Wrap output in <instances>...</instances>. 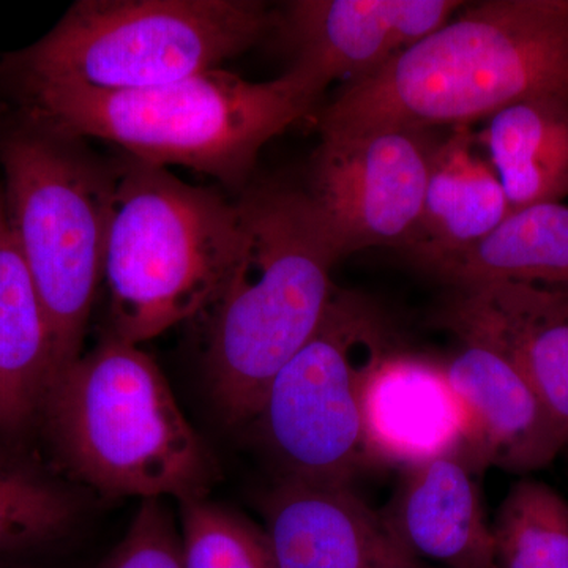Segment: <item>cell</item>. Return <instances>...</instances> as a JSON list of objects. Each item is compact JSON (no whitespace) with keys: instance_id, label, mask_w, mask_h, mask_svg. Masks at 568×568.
I'll use <instances>...</instances> for the list:
<instances>
[{"instance_id":"22","label":"cell","mask_w":568,"mask_h":568,"mask_svg":"<svg viewBox=\"0 0 568 568\" xmlns=\"http://www.w3.org/2000/svg\"><path fill=\"white\" fill-rule=\"evenodd\" d=\"M183 568H280L264 528L207 497L181 503Z\"/></svg>"},{"instance_id":"19","label":"cell","mask_w":568,"mask_h":568,"mask_svg":"<svg viewBox=\"0 0 568 568\" xmlns=\"http://www.w3.org/2000/svg\"><path fill=\"white\" fill-rule=\"evenodd\" d=\"M511 211L562 203L568 196V99L538 97L510 104L477 134Z\"/></svg>"},{"instance_id":"6","label":"cell","mask_w":568,"mask_h":568,"mask_svg":"<svg viewBox=\"0 0 568 568\" xmlns=\"http://www.w3.org/2000/svg\"><path fill=\"white\" fill-rule=\"evenodd\" d=\"M115 164L85 140L26 121L0 103V193L54 346L55 379L82 354L104 276Z\"/></svg>"},{"instance_id":"7","label":"cell","mask_w":568,"mask_h":568,"mask_svg":"<svg viewBox=\"0 0 568 568\" xmlns=\"http://www.w3.org/2000/svg\"><path fill=\"white\" fill-rule=\"evenodd\" d=\"M275 20L257 0H81L31 47L3 55L0 92L171 84L250 50L274 32Z\"/></svg>"},{"instance_id":"21","label":"cell","mask_w":568,"mask_h":568,"mask_svg":"<svg viewBox=\"0 0 568 568\" xmlns=\"http://www.w3.org/2000/svg\"><path fill=\"white\" fill-rule=\"evenodd\" d=\"M78 503L32 470L0 465V562L37 559L69 536Z\"/></svg>"},{"instance_id":"13","label":"cell","mask_w":568,"mask_h":568,"mask_svg":"<svg viewBox=\"0 0 568 568\" xmlns=\"http://www.w3.org/2000/svg\"><path fill=\"white\" fill-rule=\"evenodd\" d=\"M440 324L508 355L568 446V290L500 283L458 291Z\"/></svg>"},{"instance_id":"17","label":"cell","mask_w":568,"mask_h":568,"mask_svg":"<svg viewBox=\"0 0 568 568\" xmlns=\"http://www.w3.org/2000/svg\"><path fill=\"white\" fill-rule=\"evenodd\" d=\"M54 377L50 323L0 193V440L21 437L41 418Z\"/></svg>"},{"instance_id":"8","label":"cell","mask_w":568,"mask_h":568,"mask_svg":"<svg viewBox=\"0 0 568 568\" xmlns=\"http://www.w3.org/2000/svg\"><path fill=\"white\" fill-rule=\"evenodd\" d=\"M390 335L376 304L338 287L315 334L268 384L252 424L282 477L353 484L366 465L362 387L392 349Z\"/></svg>"},{"instance_id":"18","label":"cell","mask_w":568,"mask_h":568,"mask_svg":"<svg viewBox=\"0 0 568 568\" xmlns=\"http://www.w3.org/2000/svg\"><path fill=\"white\" fill-rule=\"evenodd\" d=\"M424 272L457 291L500 283L568 290V205L537 204L511 211L476 244L436 261Z\"/></svg>"},{"instance_id":"10","label":"cell","mask_w":568,"mask_h":568,"mask_svg":"<svg viewBox=\"0 0 568 568\" xmlns=\"http://www.w3.org/2000/svg\"><path fill=\"white\" fill-rule=\"evenodd\" d=\"M458 0H295L276 14L287 73L324 95L331 82L372 77L443 28Z\"/></svg>"},{"instance_id":"5","label":"cell","mask_w":568,"mask_h":568,"mask_svg":"<svg viewBox=\"0 0 568 568\" xmlns=\"http://www.w3.org/2000/svg\"><path fill=\"white\" fill-rule=\"evenodd\" d=\"M244 245L239 203L132 156L115 164L104 276L110 334L140 346L211 310Z\"/></svg>"},{"instance_id":"4","label":"cell","mask_w":568,"mask_h":568,"mask_svg":"<svg viewBox=\"0 0 568 568\" xmlns=\"http://www.w3.org/2000/svg\"><path fill=\"white\" fill-rule=\"evenodd\" d=\"M41 418L63 467L104 496L186 503L219 478L160 366L110 332L55 379Z\"/></svg>"},{"instance_id":"9","label":"cell","mask_w":568,"mask_h":568,"mask_svg":"<svg viewBox=\"0 0 568 568\" xmlns=\"http://www.w3.org/2000/svg\"><path fill=\"white\" fill-rule=\"evenodd\" d=\"M437 140L414 129L321 134L305 192L342 260L410 244Z\"/></svg>"},{"instance_id":"11","label":"cell","mask_w":568,"mask_h":568,"mask_svg":"<svg viewBox=\"0 0 568 568\" xmlns=\"http://www.w3.org/2000/svg\"><path fill=\"white\" fill-rule=\"evenodd\" d=\"M260 507L280 568H435L398 540L353 484L280 477Z\"/></svg>"},{"instance_id":"23","label":"cell","mask_w":568,"mask_h":568,"mask_svg":"<svg viewBox=\"0 0 568 568\" xmlns=\"http://www.w3.org/2000/svg\"><path fill=\"white\" fill-rule=\"evenodd\" d=\"M163 499H144L99 568H183L181 534Z\"/></svg>"},{"instance_id":"1","label":"cell","mask_w":568,"mask_h":568,"mask_svg":"<svg viewBox=\"0 0 568 568\" xmlns=\"http://www.w3.org/2000/svg\"><path fill=\"white\" fill-rule=\"evenodd\" d=\"M538 97L568 99V0H488L346 84L317 123L321 134L433 132Z\"/></svg>"},{"instance_id":"24","label":"cell","mask_w":568,"mask_h":568,"mask_svg":"<svg viewBox=\"0 0 568 568\" xmlns=\"http://www.w3.org/2000/svg\"><path fill=\"white\" fill-rule=\"evenodd\" d=\"M0 568H52L44 566L43 562H39L37 559L31 560H14V562H0Z\"/></svg>"},{"instance_id":"14","label":"cell","mask_w":568,"mask_h":568,"mask_svg":"<svg viewBox=\"0 0 568 568\" xmlns=\"http://www.w3.org/2000/svg\"><path fill=\"white\" fill-rule=\"evenodd\" d=\"M366 463L405 467L462 454L465 418L444 365L388 349L362 387Z\"/></svg>"},{"instance_id":"16","label":"cell","mask_w":568,"mask_h":568,"mask_svg":"<svg viewBox=\"0 0 568 568\" xmlns=\"http://www.w3.org/2000/svg\"><path fill=\"white\" fill-rule=\"evenodd\" d=\"M511 212L503 183L470 126L452 129L433 151L416 234L403 250L420 271L476 244Z\"/></svg>"},{"instance_id":"3","label":"cell","mask_w":568,"mask_h":568,"mask_svg":"<svg viewBox=\"0 0 568 568\" xmlns=\"http://www.w3.org/2000/svg\"><path fill=\"white\" fill-rule=\"evenodd\" d=\"M239 207L244 245L205 351L209 394L231 428L253 424L268 384L323 323L342 261L305 190L257 186Z\"/></svg>"},{"instance_id":"2","label":"cell","mask_w":568,"mask_h":568,"mask_svg":"<svg viewBox=\"0 0 568 568\" xmlns=\"http://www.w3.org/2000/svg\"><path fill=\"white\" fill-rule=\"evenodd\" d=\"M0 93L7 110L52 132L110 141L140 162L181 164L234 189L248 181L264 145L321 100L287 71L254 82L220 69L140 91L28 85Z\"/></svg>"},{"instance_id":"20","label":"cell","mask_w":568,"mask_h":568,"mask_svg":"<svg viewBox=\"0 0 568 568\" xmlns=\"http://www.w3.org/2000/svg\"><path fill=\"white\" fill-rule=\"evenodd\" d=\"M497 568H568V503L534 478L511 485L493 519Z\"/></svg>"},{"instance_id":"15","label":"cell","mask_w":568,"mask_h":568,"mask_svg":"<svg viewBox=\"0 0 568 568\" xmlns=\"http://www.w3.org/2000/svg\"><path fill=\"white\" fill-rule=\"evenodd\" d=\"M473 467L459 454L402 469L381 510L416 558L436 568H497L493 521Z\"/></svg>"},{"instance_id":"12","label":"cell","mask_w":568,"mask_h":568,"mask_svg":"<svg viewBox=\"0 0 568 568\" xmlns=\"http://www.w3.org/2000/svg\"><path fill=\"white\" fill-rule=\"evenodd\" d=\"M462 343L444 365L465 418L459 455L478 476L489 467L525 476L551 465L566 440L518 366L488 343Z\"/></svg>"}]
</instances>
